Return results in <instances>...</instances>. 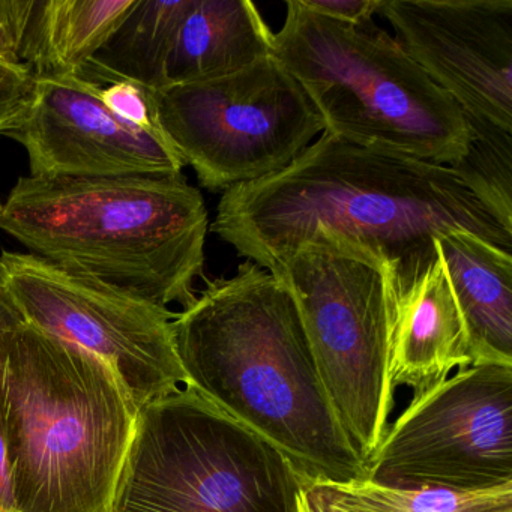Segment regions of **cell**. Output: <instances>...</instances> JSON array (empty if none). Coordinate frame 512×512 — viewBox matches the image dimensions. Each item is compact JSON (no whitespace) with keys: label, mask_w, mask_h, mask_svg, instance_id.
Instances as JSON below:
<instances>
[{"label":"cell","mask_w":512,"mask_h":512,"mask_svg":"<svg viewBox=\"0 0 512 512\" xmlns=\"http://www.w3.org/2000/svg\"><path fill=\"white\" fill-rule=\"evenodd\" d=\"M0 512H16L13 493V470L4 421L0 416Z\"/></svg>","instance_id":"cell-24"},{"label":"cell","mask_w":512,"mask_h":512,"mask_svg":"<svg viewBox=\"0 0 512 512\" xmlns=\"http://www.w3.org/2000/svg\"><path fill=\"white\" fill-rule=\"evenodd\" d=\"M155 98L164 134L209 191L277 175L325 131L301 83L274 55Z\"/></svg>","instance_id":"cell-8"},{"label":"cell","mask_w":512,"mask_h":512,"mask_svg":"<svg viewBox=\"0 0 512 512\" xmlns=\"http://www.w3.org/2000/svg\"><path fill=\"white\" fill-rule=\"evenodd\" d=\"M379 14L466 115L512 133V0H383Z\"/></svg>","instance_id":"cell-11"},{"label":"cell","mask_w":512,"mask_h":512,"mask_svg":"<svg viewBox=\"0 0 512 512\" xmlns=\"http://www.w3.org/2000/svg\"><path fill=\"white\" fill-rule=\"evenodd\" d=\"M365 464L367 482L397 490L512 484V365L458 368L412 398Z\"/></svg>","instance_id":"cell-9"},{"label":"cell","mask_w":512,"mask_h":512,"mask_svg":"<svg viewBox=\"0 0 512 512\" xmlns=\"http://www.w3.org/2000/svg\"><path fill=\"white\" fill-rule=\"evenodd\" d=\"M301 512H349L329 499L322 485L307 482L302 488Z\"/></svg>","instance_id":"cell-25"},{"label":"cell","mask_w":512,"mask_h":512,"mask_svg":"<svg viewBox=\"0 0 512 512\" xmlns=\"http://www.w3.org/2000/svg\"><path fill=\"white\" fill-rule=\"evenodd\" d=\"M464 113V112H463ZM469 145L452 164L461 184L512 233V133L466 115Z\"/></svg>","instance_id":"cell-19"},{"label":"cell","mask_w":512,"mask_h":512,"mask_svg":"<svg viewBox=\"0 0 512 512\" xmlns=\"http://www.w3.org/2000/svg\"><path fill=\"white\" fill-rule=\"evenodd\" d=\"M2 209H4V205H2V202H0V214H2Z\"/></svg>","instance_id":"cell-27"},{"label":"cell","mask_w":512,"mask_h":512,"mask_svg":"<svg viewBox=\"0 0 512 512\" xmlns=\"http://www.w3.org/2000/svg\"><path fill=\"white\" fill-rule=\"evenodd\" d=\"M467 230L512 253V233L451 167L371 151L323 131L290 166L224 191L212 232L271 272L317 232L370 248L391 269V298L436 262L434 241Z\"/></svg>","instance_id":"cell-1"},{"label":"cell","mask_w":512,"mask_h":512,"mask_svg":"<svg viewBox=\"0 0 512 512\" xmlns=\"http://www.w3.org/2000/svg\"><path fill=\"white\" fill-rule=\"evenodd\" d=\"M0 229L59 268L187 308L205 268L209 215L184 175L26 176L4 203Z\"/></svg>","instance_id":"cell-3"},{"label":"cell","mask_w":512,"mask_h":512,"mask_svg":"<svg viewBox=\"0 0 512 512\" xmlns=\"http://www.w3.org/2000/svg\"><path fill=\"white\" fill-rule=\"evenodd\" d=\"M4 136L26 149L35 178H173L185 167L167 137L121 121L79 76L37 79L31 110Z\"/></svg>","instance_id":"cell-12"},{"label":"cell","mask_w":512,"mask_h":512,"mask_svg":"<svg viewBox=\"0 0 512 512\" xmlns=\"http://www.w3.org/2000/svg\"><path fill=\"white\" fill-rule=\"evenodd\" d=\"M320 485L332 502L349 512H512V484L472 493L443 488L397 490L367 481Z\"/></svg>","instance_id":"cell-18"},{"label":"cell","mask_w":512,"mask_h":512,"mask_svg":"<svg viewBox=\"0 0 512 512\" xmlns=\"http://www.w3.org/2000/svg\"><path fill=\"white\" fill-rule=\"evenodd\" d=\"M289 460L190 386L137 413L110 512H301Z\"/></svg>","instance_id":"cell-6"},{"label":"cell","mask_w":512,"mask_h":512,"mask_svg":"<svg viewBox=\"0 0 512 512\" xmlns=\"http://www.w3.org/2000/svg\"><path fill=\"white\" fill-rule=\"evenodd\" d=\"M23 323H26L25 317L11 296L4 277L0 274V335L19 328Z\"/></svg>","instance_id":"cell-26"},{"label":"cell","mask_w":512,"mask_h":512,"mask_svg":"<svg viewBox=\"0 0 512 512\" xmlns=\"http://www.w3.org/2000/svg\"><path fill=\"white\" fill-rule=\"evenodd\" d=\"M0 274L26 322L103 362L137 409L187 383L169 308L34 254L4 251Z\"/></svg>","instance_id":"cell-10"},{"label":"cell","mask_w":512,"mask_h":512,"mask_svg":"<svg viewBox=\"0 0 512 512\" xmlns=\"http://www.w3.org/2000/svg\"><path fill=\"white\" fill-rule=\"evenodd\" d=\"M460 308L472 365H512V253L467 230L434 241Z\"/></svg>","instance_id":"cell-14"},{"label":"cell","mask_w":512,"mask_h":512,"mask_svg":"<svg viewBox=\"0 0 512 512\" xmlns=\"http://www.w3.org/2000/svg\"><path fill=\"white\" fill-rule=\"evenodd\" d=\"M172 331L185 386L274 445L305 482L367 481L280 278L247 260L233 277L206 281Z\"/></svg>","instance_id":"cell-2"},{"label":"cell","mask_w":512,"mask_h":512,"mask_svg":"<svg viewBox=\"0 0 512 512\" xmlns=\"http://www.w3.org/2000/svg\"><path fill=\"white\" fill-rule=\"evenodd\" d=\"M34 0H0V62L22 64L20 49Z\"/></svg>","instance_id":"cell-22"},{"label":"cell","mask_w":512,"mask_h":512,"mask_svg":"<svg viewBox=\"0 0 512 512\" xmlns=\"http://www.w3.org/2000/svg\"><path fill=\"white\" fill-rule=\"evenodd\" d=\"M292 293L323 385L367 463L388 430L391 269L364 245L317 232L271 271Z\"/></svg>","instance_id":"cell-7"},{"label":"cell","mask_w":512,"mask_h":512,"mask_svg":"<svg viewBox=\"0 0 512 512\" xmlns=\"http://www.w3.org/2000/svg\"><path fill=\"white\" fill-rule=\"evenodd\" d=\"M439 254V253H437ZM469 337L440 256L406 292L391 298L388 377L413 398L472 365Z\"/></svg>","instance_id":"cell-13"},{"label":"cell","mask_w":512,"mask_h":512,"mask_svg":"<svg viewBox=\"0 0 512 512\" xmlns=\"http://www.w3.org/2000/svg\"><path fill=\"white\" fill-rule=\"evenodd\" d=\"M136 404L94 356L23 323L0 335L16 512H110Z\"/></svg>","instance_id":"cell-4"},{"label":"cell","mask_w":512,"mask_h":512,"mask_svg":"<svg viewBox=\"0 0 512 512\" xmlns=\"http://www.w3.org/2000/svg\"><path fill=\"white\" fill-rule=\"evenodd\" d=\"M272 55L301 83L325 131L371 151L452 166L469 127L457 103L374 20L349 25L287 0Z\"/></svg>","instance_id":"cell-5"},{"label":"cell","mask_w":512,"mask_h":512,"mask_svg":"<svg viewBox=\"0 0 512 512\" xmlns=\"http://www.w3.org/2000/svg\"><path fill=\"white\" fill-rule=\"evenodd\" d=\"M190 0H137L92 61L146 88H169L167 68Z\"/></svg>","instance_id":"cell-17"},{"label":"cell","mask_w":512,"mask_h":512,"mask_svg":"<svg viewBox=\"0 0 512 512\" xmlns=\"http://www.w3.org/2000/svg\"><path fill=\"white\" fill-rule=\"evenodd\" d=\"M137 0H34L20 59L35 79L74 76L115 34Z\"/></svg>","instance_id":"cell-16"},{"label":"cell","mask_w":512,"mask_h":512,"mask_svg":"<svg viewBox=\"0 0 512 512\" xmlns=\"http://www.w3.org/2000/svg\"><path fill=\"white\" fill-rule=\"evenodd\" d=\"M272 41L250 0H190L167 68L169 86L238 73L271 56Z\"/></svg>","instance_id":"cell-15"},{"label":"cell","mask_w":512,"mask_h":512,"mask_svg":"<svg viewBox=\"0 0 512 512\" xmlns=\"http://www.w3.org/2000/svg\"><path fill=\"white\" fill-rule=\"evenodd\" d=\"M74 76L91 83L97 89L104 106L121 121L158 136L167 137L158 119L157 91L133 80L122 79L106 68L91 61L83 65Z\"/></svg>","instance_id":"cell-20"},{"label":"cell","mask_w":512,"mask_h":512,"mask_svg":"<svg viewBox=\"0 0 512 512\" xmlns=\"http://www.w3.org/2000/svg\"><path fill=\"white\" fill-rule=\"evenodd\" d=\"M308 10L349 23V25H361V23L373 20L382 8L383 0H301Z\"/></svg>","instance_id":"cell-23"},{"label":"cell","mask_w":512,"mask_h":512,"mask_svg":"<svg viewBox=\"0 0 512 512\" xmlns=\"http://www.w3.org/2000/svg\"><path fill=\"white\" fill-rule=\"evenodd\" d=\"M37 79L25 64L0 62V134L16 128L31 110Z\"/></svg>","instance_id":"cell-21"}]
</instances>
